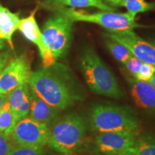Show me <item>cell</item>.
I'll return each instance as SVG.
<instances>
[{
  "mask_svg": "<svg viewBox=\"0 0 155 155\" xmlns=\"http://www.w3.org/2000/svg\"><path fill=\"white\" fill-rule=\"evenodd\" d=\"M49 68L32 73L29 83L31 90L50 105L61 110L73 106L77 101L81 100L80 94L70 81L65 72Z\"/></svg>",
  "mask_w": 155,
  "mask_h": 155,
  "instance_id": "6da1fadb",
  "label": "cell"
},
{
  "mask_svg": "<svg viewBox=\"0 0 155 155\" xmlns=\"http://www.w3.org/2000/svg\"><path fill=\"white\" fill-rule=\"evenodd\" d=\"M80 65L83 78L93 93L114 98L122 96L123 92L113 73L93 48H86L83 50Z\"/></svg>",
  "mask_w": 155,
  "mask_h": 155,
  "instance_id": "7a4b0ae2",
  "label": "cell"
},
{
  "mask_svg": "<svg viewBox=\"0 0 155 155\" xmlns=\"http://www.w3.org/2000/svg\"><path fill=\"white\" fill-rule=\"evenodd\" d=\"M86 135L84 119L78 114H68L48 127L47 144L59 153L73 154L82 146Z\"/></svg>",
  "mask_w": 155,
  "mask_h": 155,
  "instance_id": "3957f363",
  "label": "cell"
},
{
  "mask_svg": "<svg viewBox=\"0 0 155 155\" xmlns=\"http://www.w3.org/2000/svg\"><path fill=\"white\" fill-rule=\"evenodd\" d=\"M88 125L96 132L126 131L136 134L139 122L134 113L121 106L98 104L94 106L89 114Z\"/></svg>",
  "mask_w": 155,
  "mask_h": 155,
  "instance_id": "277c9868",
  "label": "cell"
},
{
  "mask_svg": "<svg viewBox=\"0 0 155 155\" xmlns=\"http://www.w3.org/2000/svg\"><path fill=\"white\" fill-rule=\"evenodd\" d=\"M54 12L65 15L73 22H87L95 23L108 31H123L133 30L141 27L135 22V17L129 13H116L113 12L90 13L85 11L76 10L73 7H53Z\"/></svg>",
  "mask_w": 155,
  "mask_h": 155,
  "instance_id": "5b68a950",
  "label": "cell"
},
{
  "mask_svg": "<svg viewBox=\"0 0 155 155\" xmlns=\"http://www.w3.org/2000/svg\"><path fill=\"white\" fill-rule=\"evenodd\" d=\"M73 22L65 15L55 12L45 23L42 32L44 41L55 60L65 55L69 49Z\"/></svg>",
  "mask_w": 155,
  "mask_h": 155,
  "instance_id": "8992f818",
  "label": "cell"
},
{
  "mask_svg": "<svg viewBox=\"0 0 155 155\" xmlns=\"http://www.w3.org/2000/svg\"><path fill=\"white\" fill-rule=\"evenodd\" d=\"M11 136L15 145L44 147L47 144L48 126L26 116L17 122Z\"/></svg>",
  "mask_w": 155,
  "mask_h": 155,
  "instance_id": "52a82bcc",
  "label": "cell"
},
{
  "mask_svg": "<svg viewBox=\"0 0 155 155\" xmlns=\"http://www.w3.org/2000/svg\"><path fill=\"white\" fill-rule=\"evenodd\" d=\"M32 73L26 55L13 59L7 64L0 75V93L7 95L21 85L29 83Z\"/></svg>",
  "mask_w": 155,
  "mask_h": 155,
  "instance_id": "ba28073f",
  "label": "cell"
},
{
  "mask_svg": "<svg viewBox=\"0 0 155 155\" xmlns=\"http://www.w3.org/2000/svg\"><path fill=\"white\" fill-rule=\"evenodd\" d=\"M104 36L124 45L134 57L140 61L155 66L154 47L150 42H147L137 35L133 30L108 31Z\"/></svg>",
  "mask_w": 155,
  "mask_h": 155,
  "instance_id": "9c48e42d",
  "label": "cell"
},
{
  "mask_svg": "<svg viewBox=\"0 0 155 155\" xmlns=\"http://www.w3.org/2000/svg\"><path fill=\"white\" fill-rule=\"evenodd\" d=\"M134 133L126 131L98 132L95 137L94 148L98 154L114 155L134 146Z\"/></svg>",
  "mask_w": 155,
  "mask_h": 155,
  "instance_id": "30bf717a",
  "label": "cell"
},
{
  "mask_svg": "<svg viewBox=\"0 0 155 155\" xmlns=\"http://www.w3.org/2000/svg\"><path fill=\"white\" fill-rule=\"evenodd\" d=\"M38 9L37 7L26 18L19 19L17 30L20 31L23 36L29 41L38 46L44 68H49L55 63L56 60L46 45L41 31L36 22L35 13Z\"/></svg>",
  "mask_w": 155,
  "mask_h": 155,
  "instance_id": "8fae6325",
  "label": "cell"
},
{
  "mask_svg": "<svg viewBox=\"0 0 155 155\" xmlns=\"http://www.w3.org/2000/svg\"><path fill=\"white\" fill-rule=\"evenodd\" d=\"M7 101L14 115L15 123L28 116L31 103L29 83L21 85L7 94Z\"/></svg>",
  "mask_w": 155,
  "mask_h": 155,
  "instance_id": "7c38bea8",
  "label": "cell"
},
{
  "mask_svg": "<svg viewBox=\"0 0 155 155\" xmlns=\"http://www.w3.org/2000/svg\"><path fill=\"white\" fill-rule=\"evenodd\" d=\"M131 95L139 107L155 112V88L149 81H130Z\"/></svg>",
  "mask_w": 155,
  "mask_h": 155,
  "instance_id": "4fadbf2b",
  "label": "cell"
},
{
  "mask_svg": "<svg viewBox=\"0 0 155 155\" xmlns=\"http://www.w3.org/2000/svg\"><path fill=\"white\" fill-rule=\"evenodd\" d=\"M61 111V110L59 108L48 104L31 90V103L29 116L32 119L48 126L57 119V116Z\"/></svg>",
  "mask_w": 155,
  "mask_h": 155,
  "instance_id": "5bb4252c",
  "label": "cell"
},
{
  "mask_svg": "<svg viewBox=\"0 0 155 155\" xmlns=\"http://www.w3.org/2000/svg\"><path fill=\"white\" fill-rule=\"evenodd\" d=\"M41 6L47 9L59 7H95L104 12H114L115 9L103 0H45Z\"/></svg>",
  "mask_w": 155,
  "mask_h": 155,
  "instance_id": "9a60e30c",
  "label": "cell"
},
{
  "mask_svg": "<svg viewBox=\"0 0 155 155\" xmlns=\"http://www.w3.org/2000/svg\"><path fill=\"white\" fill-rule=\"evenodd\" d=\"M19 14L12 13L0 4V39L7 40L13 49V34L18 29Z\"/></svg>",
  "mask_w": 155,
  "mask_h": 155,
  "instance_id": "2e32d148",
  "label": "cell"
},
{
  "mask_svg": "<svg viewBox=\"0 0 155 155\" xmlns=\"http://www.w3.org/2000/svg\"><path fill=\"white\" fill-rule=\"evenodd\" d=\"M133 148L137 155H155V137L147 134L136 137Z\"/></svg>",
  "mask_w": 155,
  "mask_h": 155,
  "instance_id": "e0dca14e",
  "label": "cell"
},
{
  "mask_svg": "<svg viewBox=\"0 0 155 155\" xmlns=\"http://www.w3.org/2000/svg\"><path fill=\"white\" fill-rule=\"evenodd\" d=\"M16 125L14 115L12 111L7 98L0 111V133L12 135Z\"/></svg>",
  "mask_w": 155,
  "mask_h": 155,
  "instance_id": "ac0fdd59",
  "label": "cell"
},
{
  "mask_svg": "<svg viewBox=\"0 0 155 155\" xmlns=\"http://www.w3.org/2000/svg\"><path fill=\"white\" fill-rule=\"evenodd\" d=\"M106 38V47L110 51V53H111V55L114 56V58L118 61H119L120 63L124 64L133 55L130 50L127 47H125L124 45L111 38H107V37Z\"/></svg>",
  "mask_w": 155,
  "mask_h": 155,
  "instance_id": "d6986e66",
  "label": "cell"
},
{
  "mask_svg": "<svg viewBox=\"0 0 155 155\" xmlns=\"http://www.w3.org/2000/svg\"><path fill=\"white\" fill-rule=\"evenodd\" d=\"M120 6L125 7L128 13L134 17L138 13L155 9V3H149L144 0H123Z\"/></svg>",
  "mask_w": 155,
  "mask_h": 155,
  "instance_id": "ffe728a7",
  "label": "cell"
},
{
  "mask_svg": "<svg viewBox=\"0 0 155 155\" xmlns=\"http://www.w3.org/2000/svg\"><path fill=\"white\" fill-rule=\"evenodd\" d=\"M7 155H45L43 147H24L14 145Z\"/></svg>",
  "mask_w": 155,
  "mask_h": 155,
  "instance_id": "44dd1931",
  "label": "cell"
},
{
  "mask_svg": "<svg viewBox=\"0 0 155 155\" xmlns=\"http://www.w3.org/2000/svg\"><path fill=\"white\" fill-rule=\"evenodd\" d=\"M155 72V66L151 64L143 63L135 79L142 81H149Z\"/></svg>",
  "mask_w": 155,
  "mask_h": 155,
  "instance_id": "7402d4cb",
  "label": "cell"
},
{
  "mask_svg": "<svg viewBox=\"0 0 155 155\" xmlns=\"http://www.w3.org/2000/svg\"><path fill=\"white\" fill-rule=\"evenodd\" d=\"M14 145L11 135H6L0 133V155L8 154Z\"/></svg>",
  "mask_w": 155,
  "mask_h": 155,
  "instance_id": "603a6c76",
  "label": "cell"
},
{
  "mask_svg": "<svg viewBox=\"0 0 155 155\" xmlns=\"http://www.w3.org/2000/svg\"><path fill=\"white\" fill-rule=\"evenodd\" d=\"M9 58H10V51L6 50L0 53V75L2 72L3 69L7 65Z\"/></svg>",
  "mask_w": 155,
  "mask_h": 155,
  "instance_id": "cb8c5ba5",
  "label": "cell"
},
{
  "mask_svg": "<svg viewBox=\"0 0 155 155\" xmlns=\"http://www.w3.org/2000/svg\"><path fill=\"white\" fill-rule=\"evenodd\" d=\"M114 155H137V154L136 153L134 150L133 147H131Z\"/></svg>",
  "mask_w": 155,
  "mask_h": 155,
  "instance_id": "d4e9b609",
  "label": "cell"
},
{
  "mask_svg": "<svg viewBox=\"0 0 155 155\" xmlns=\"http://www.w3.org/2000/svg\"><path fill=\"white\" fill-rule=\"evenodd\" d=\"M104 1L111 7H116V6H120L123 0H104Z\"/></svg>",
  "mask_w": 155,
  "mask_h": 155,
  "instance_id": "484cf974",
  "label": "cell"
},
{
  "mask_svg": "<svg viewBox=\"0 0 155 155\" xmlns=\"http://www.w3.org/2000/svg\"><path fill=\"white\" fill-rule=\"evenodd\" d=\"M7 98V95L2 94L0 93V111H1L3 105L5 104Z\"/></svg>",
  "mask_w": 155,
  "mask_h": 155,
  "instance_id": "4316f807",
  "label": "cell"
},
{
  "mask_svg": "<svg viewBox=\"0 0 155 155\" xmlns=\"http://www.w3.org/2000/svg\"><path fill=\"white\" fill-rule=\"evenodd\" d=\"M149 82H150L151 84L152 85L153 87L155 88V72L154 74H153V75L152 76V78H150V80L149 81Z\"/></svg>",
  "mask_w": 155,
  "mask_h": 155,
  "instance_id": "83f0119b",
  "label": "cell"
},
{
  "mask_svg": "<svg viewBox=\"0 0 155 155\" xmlns=\"http://www.w3.org/2000/svg\"><path fill=\"white\" fill-rule=\"evenodd\" d=\"M4 47H5V40L0 39V51L3 49Z\"/></svg>",
  "mask_w": 155,
  "mask_h": 155,
  "instance_id": "f1b7e54d",
  "label": "cell"
},
{
  "mask_svg": "<svg viewBox=\"0 0 155 155\" xmlns=\"http://www.w3.org/2000/svg\"><path fill=\"white\" fill-rule=\"evenodd\" d=\"M150 43L152 44V45L154 46V48H155V40H151V41H150Z\"/></svg>",
  "mask_w": 155,
  "mask_h": 155,
  "instance_id": "f546056e",
  "label": "cell"
},
{
  "mask_svg": "<svg viewBox=\"0 0 155 155\" xmlns=\"http://www.w3.org/2000/svg\"><path fill=\"white\" fill-rule=\"evenodd\" d=\"M54 155H75V154H64V153H60V154H54Z\"/></svg>",
  "mask_w": 155,
  "mask_h": 155,
  "instance_id": "4dcf8cb0",
  "label": "cell"
}]
</instances>
